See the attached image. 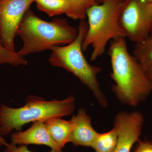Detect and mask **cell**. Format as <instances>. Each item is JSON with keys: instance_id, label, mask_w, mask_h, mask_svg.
<instances>
[{"instance_id": "cell-1", "label": "cell", "mask_w": 152, "mask_h": 152, "mask_svg": "<svg viewBox=\"0 0 152 152\" xmlns=\"http://www.w3.org/2000/svg\"><path fill=\"white\" fill-rule=\"evenodd\" d=\"M111 63L113 91L123 104L136 106L152 91L145 71L128 51L125 38L110 42L108 52Z\"/></svg>"}, {"instance_id": "cell-2", "label": "cell", "mask_w": 152, "mask_h": 152, "mask_svg": "<svg viewBox=\"0 0 152 152\" xmlns=\"http://www.w3.org/2000/svg\"><path fill=\"white\" fill-rule=\"evenodd\" d=\"M77 35V28L71 26L66 19L55 18L51 21H46L29 9L17 32L23 41L21 48L18 52L25 57L51 50L56 46L70 43Z\"/></svg>"}, {"instance_id": "cell-3", "label": "cell", "mask_w": 152, "mask_h": 152, "mask_svg": "<svg viewBox=\"0 0 152 152\" xmlns=\"http://www.w3.org/2000/svg\"><path fill=\"white\" fill-rule=\"evenodd\" d=\"M73 95L61 100L47 101L34 95L26 98V104L20 108L4 104L0 106V135H8L13 130L21 131L31 122L46 121L50 119L69 115L75 109Z\"/></svg>"}, {"instance_id": "cell-4", "label": "cell", "mask_w": 152, "mask_h": 152, "mask_svg": "<svg viewBox=\"0 0 152 152\" xmlns=\"http://www.w3.org/2000/svg\"><path fill=\"white\" fill-rule=\"evenodd\" d=\"M88 28V23L85 19L80 20L76 39L64 46H56L52 48L48 61L51 65L62 68L76 76L93 93L98 102L107 107V101L97 79L98 75L102 69L90 64L83 53L82 45Z\"/></svg>"}, {"instance_id": "cell-5", "label": "cell", "mask_w": 152, "mask_h": 152, "mask_svg": "<svg viewBox=\"0 0 152 152\" xmlns=\"http://www.w3.org/2000/svg\"><path fill=\"white\" fill-rule=\"evenodd\" d=\"M124 2L108 1L87 9L88 31L82 49L85 51L91 46V61H96L104 54L110 41L126 38L119 23Z\"/></svg>"}, {"instance_id": "cell-6", "label": "cell", "mask_w": 152, "mask_h": 152, "mask_svg": "<svg viewBox=\"0 0 152 152\" xmlns=\"http://www.w3.org/2000/svg\"><path fill=\"white\" fill-rule=\"evenodd\" d=\"M119 23L126 38L135 44L142 42L152 31V3L124 0Z\"/></svg>"}, {"instance_id": "cell-7", "label": "cell", "mask_w": 152, "mask_h": 152, "mask_svg": "<svg viewBox=\"0 0 152 152\" xmlns=\"http://www.w3.org/2000/svg\"><path fill=\"white\" fill-rule=\"evenodd\" d=\"M35 0H0V41L15 51V37L22 19Z\"/></svg>"}, {"instance_id": "cell-8", "label": "cell", "mask_w": 152, "mask_h": 152, "mask_svg": "<svg viewBox=\"0 0 152 152\" xmlns=\"http://www.w3.org/2000/svg\"><path fill=\"white\" fill-rule=\"evenodd\" d=\"M143 115L139 112H121L114 119V126L118 131V141L113 152H131L139 141L143 125Z\"/></svg>"}, {"instance_id": "cell-9", "label": "cell", "mask_w": 152, "mask_h": 152, "mask_svg": "<svg viewBox=\"0 0 152 152\" xmlns=\"http://www.w3.org/2000/svg\"><path fill=\"white\" fill-rule=\"evenodd\" d=\"M11 142L17 145H43L55 152H62L49 133L45 121L33 123L31 127L24 131H16L11 135Z\"/></svg>"}, {"instance_id": "cell-10", "label": "cell", "mask_w": 152, "mask_h": 152, "mask_svg": "<svg viewBox=\"0 0 152 152\" xmlns=\"http://www.w3.org/2000/svg\"><path fill=\"white\" fill-rule=\"evenodd\" d=\"M72 119L76 126L70 137L69 142L75 146L91 147L99 133L93 127L91 117L85 109H80Z\"/></svg>"}, {"instance_id": "cell-11", "label": "cell", "mask_w": 152, "mask_h": 152, "mask_svg": "<svg viewBox=\"0 0 152 152\" xmlns=\"http://www.w3.org/2000/svg\"><path fill=\"white\" fill-rule=\"evenodd\" d=\"M39 10L50 17L65 14L75 20L85 19L86 11L72 0H35Z\"/></svg>"}, {"instance_id": "cell-12", "label": "cell", "mask_w": 152, "mask_h": 152, "mask_svg": "<svg viewBox=\"0 0 152 152\" xmlns=\"http://www.w3.org/2000/svg\"><path fill=\"white\" fill-rule=\"evenodd\" d=\"M53 140L62 150L69 142L70 137L76 126L75 121L71 119L66 121L61 118H53L45 121Z\"/></svg>"}, {"instance_id": "cell-13", "label": "cell", "mask_w": 152, "mask_h": 152, "mask_svg": "<svg viewBox=\"0 0 152 152\" xmlns=\"http://www.w3.org/2000/svg\"><path fill=\"white\" fill-rule=\"evenodd\" d=\"M133 56L144 71L152 66V34L142 42L135 44Z\"/></svg>"}, {"instance_id": "cell-14", "label": "cell", "mask_w": 152, "mask_h": 152, "mask_svg": "<svg viewBox=\"0 0 152 152\" xmlns=\"http://www.w3.org/2000/svg\"><path fill=\"white\" fill-rule=\"evenodd\" d=\"M118 141V131L114 126L107 132L99 133L91 148L96 152H113Z\"/></svg>"}, {"instance_id": "cell-15", "label": "cell", "mask_w": 152, "mask_h": 152, "mask_svg": "<svg viewBox=\"0 0 152 152\" xmlns=\"http://www.w3.org/2000/svg\"><path fill=\"white\" fill-rule=\"evenodd\" d=\"M8 64L11 65H26L28 61L18 52L12 51L7 49L0 41V65Z\"/></svg>"}, {"instance_id": "cell-16", "label": "cell", "mask_w": 152, "mask_h": 152, "mask_svg": "<svg viewBox=\"0 0 152 152\" xmlns=\"http://www.w3.org/2000/svg\"><path fill=\"white\" fill-rule=\"evenodd\" d=\"M3 152H33L30 151L26 145H17L12 142L8 143ZM51 152H55L51 151Z\"/></svg>"}, {"instance_id": "cell-17", "label": "cell", "mask_w": 152, "mask_h": 152, "mask_svg": "<svg viewBox=\"0 0 152 152\" xmlns=\"http://www.w3.org/2000/svg\"><path fill=\"white\" fill-rule=\"evenodd\" d=\"M133 152H152V142L139 140Z\"/></svg>"}, {"instance_id": "cell-18", "label": "cell", "mask_w": 152, "mask_h": 152, "mask_svg": "<svg viewBox=\"0 0 152 152\" xmlns=\"http://www.w3.org/2000/svg\"><path fill=\"white\" fill-rule=\"evenodd\" d=\"M72 1L86 11L90 7L97 4L94 0H72Z\"/></svg>"}, {"instance_id": "cell-19", "label": "cell", "mask_w": 152, "mask_h": 152, "mask_svg": "<svg viewBox=\"0 0 152 152\" xmlns=\"http://www.w3.org/2000/svg\"><path fill=\"white\" fill-rule=\"evenodd\" d=\"M145 72L152 91V66L146 69Z\"/></svg>"}, {"instance_id": "cell-20", "label": "cell", "mask_w": 152, "mask_h": 152, "mask_svg": "<svg viewBox=\"0 0 152 152\" xmlns=\"http://www.w3.org/2000/svg\"><path fill=\"white\" fill-rule=\"evenodd\" d=\"M8 144V143L7 142L5 139L2 136L0 135V146H4L5 147Z\"/></svg>"}, {"instance_id": "cell-21", "label": "cell", "mask_w": 152, "mask_h": 152, "mask_svg": "<svg viewBox=\"0 0 152 152\" xmlns=\"http://www.w3.org/2000/svg\"><path fill=\"white\" fill-rule=\"evenodd\" d=\"M96 2L97 4H102L108 1H123L124 0H94Z\"/></svg>"}, {"instance_id": "cell-22", "label": "cell", "mask_w": 152, "mask_h": 152, "mask_svg": "<svg viewBox=\"0 0 152 152\" xmlns=\"http://www.w3.org/2000/svg\"><path fill=\"white\" fill-rule=\"evenodd\" d=\"M144 1H146L148 2L152 3V0H144Z\"/></svg>"}, {"instance_id": "cell-23", "label": "cell", "mask_w": 152, "mask_h": 152, "mask_svg": "<svg viewBox=\"0 0 152 152\" xmlns=\"http://www.w3.org/2000/svg\"><path fill=\"white\" fill-rule=\"evenodd\" d=\"M151 34H152V31L151 33Z\"/></svg>"}]
</instances>
